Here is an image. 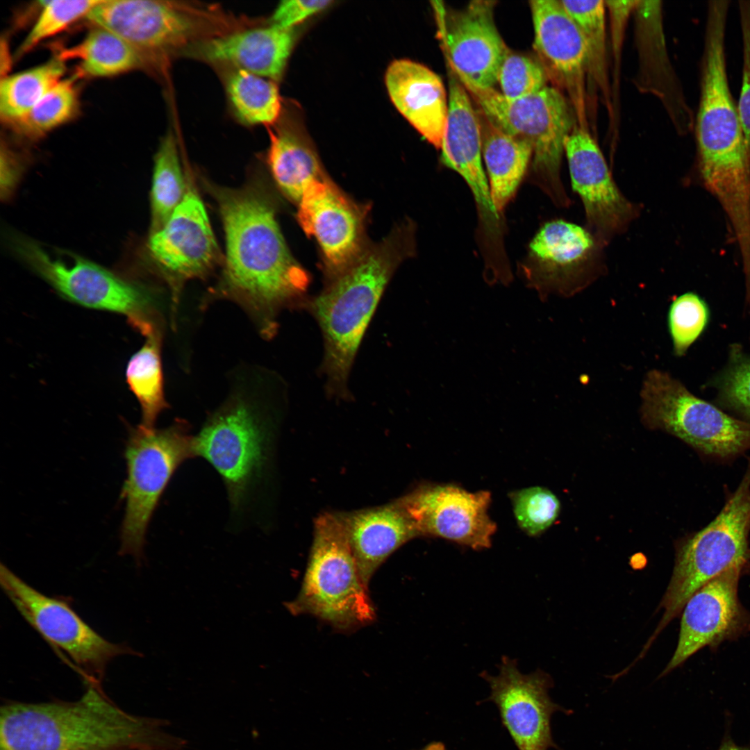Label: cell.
<instances>
[{
  "label": "cell",
  "instance_id": "obj_15",
  "mask_svg": "<svg viewBox=\"0 0 750 750\" xmlns=\"http://www.w3.org/2000/svg\"><path fill=\"white\" fill-rule=\"evenodd\" d=\"M151 256L171 290L175 314L181 290L189 280L204 278L219 260V249L204 204L187 184L185 196L161 228L149 240Z\"/></svg>",
  "mask_w": 750,
  "mask_h": 750
},
{
  "label": "cell",
  "instance_id": "obj_38",
  "mask_svg": "<svg viewBox=\"0 0 750 750\" xmlns=\"http://www.w3.org/2000/svg\"><path fill=\"white\" fill-rule=\"evenodd\" d=\"M548 74L542 64L508 49L501 63L497 83L501 93L510 100L537 93L544 87Z\"/></svg>",
  "mask_w": 750,
  "mask_h": 750
},
{
  "label": "cell",
  "instance_id": "obj_17",
  "mask_svg": "<svg viewBox=\"0 0 750 750\" xmlns=\"http://www.w3.org/2000/svg\"><path fill=\"white\" fill-rule=\"evenodd\" d=\"M491 689L489 701L497 706L502 723L519 750H560L553 740L552 715L560 711L573 712L554 703L549 695L553 681L547 673L537 670L524 674L517 661L503 657L497 675L481 674Z\"/></svg>",
  "mask_w": 750,
  "mask_h": 750
},
{
  "label": "cell",
  "instance_id": "obj_32",
  "mask_svg": "<svg viewBox=\"0 0 750 750\" xmlns=\"http://www.w3.org/2000/svg\"><path fill=\"white\" fill-rule=\"evenodd\" d=\"M187 185L181 165L176 138L169 132L155 156L151 191V233L166 223L183 200Z\"/></svg>",
  "mask_w": 750,
  "mask_h": 750
},
{
  "label": "cell",
  "instance_id": "obj_36",
  "mask_svg": "<svg viewBox=\"0 0 750 750\" xmlns=\"http://www.w3.org/2000/svg\"><path fill=\"white\" fill-rule=\"evenodd\" d=\"M709 318L707 304L694 292H685L672 301L667 322L675 356L681 357L686 353L704 332Z\"/></svg>",
  "mask_w": 750,
  "mask_h": 750
},
{
  "label": "cell",
  "instance_id": "obj_3",
  "mask_svg": "<svg viewBox=\"0 0 750 750\" xmlns=\"http://www.w3.org/2000/svg\"><path fill=\"white\" fill-rule=\"evenodd\" d=\"M411 222L397 226L367 249L341 276L325 285L305 307L317 322L323 338L320 372L326 394L349 399L348 380L365 331L394 272L415 251Z\"/></svg>",
  "mask_w": 750,
  "mask_h": 750
},
{
  "label": "cell",
  "instance_id": "obj_16",
  "mask_svg": "<svg viewBox=\"0 0 750 750\" xmlns=\"http://www.w3.org/2000/svg\"><path fill=\"white\" fill-rule=\"evenodd\" d=\"M495 1L476 0L460 10L434 1L438 33L447 65L460 81L494 88L508 49L495 24Z\"/></svg>",
  "mask_w": 750,
  "mask_h": 750
},
{
  "label": "cell",
  "instance_id": "obj_2",
  "mask_svg": "<svg viewBox=\"0 0 750 750\" xmlns=\"http://www.w3.org/2000/svg\"><path fill=\"white\" fill-rule=\"evenodd\" d=\"M77 701H6L1 706L0 750H182L184 739L162 719L130 714L101 686L87 684Z\"/></svg>",
  "mask_w": 750,
  "mask_h": 750
},
{
  "label": "cell",
  "instance_id": "obj_44",
  "mask_svg": "<svg viewBox=\"0 0 750 750\" xmlns=\"http://www.w3.org/2000/svg\"><path fill=\"white\" fill-rule=\"evenodd\" d=\"M138 750H164V749H156V748H142V749H138Z\"/></svg>",
  "mask_w": 750,
  "mask_h": 750
},
{
  "label": "cell",
  "instance_id": "obj_9",
  "mask_svg": "<svg viewBox=\"0 0 750 750\" xmlns=\"http://www.w3.org/2000/svg\"><path fill=\"white\" fill-rule=\"evenodd\" d=\"M271 428L256 404L233 397L208 417L194 437V456L222 477L234 511L244 506L268 465Z\"/></svg>",
  "mask_w": 750,
  "mask_h": 750
},
{
  "label": "cell",
  "instance_id": "obj_25",
  "mask_svg": "<svg viewBox=\"0 0 750 750\" xmlns=\"http://www.w3.org/2000/svg\"><path fill=\"white\" fill-rule=\"evenodd\" d=\"M347 534L366 587L380 565L397 549L419 536L396 500L390 503L342 512Z\"/></svg>",
  "mask_w": 750,
  "mask_h": 750
},
{
  "label": "cell",
  "instance_id": "obj_37",
  "mask_svg": "<svg viewBox=\"0 0 750 750\" xmlns=\"http://www.w3.org/2000/svg\"><path fill=\"white\" fill-rule=\"evenodd\" d=\"M514 514L519 527L536 536L549 528L557 519L560 503L547 488L535 486L510 494Z\"/></svg>",
  "mask_w": 750,
  "mask_h": 750
},
{
  "label": "cell",
  "instance_id": "obj_21",
  "mask_svg": "<svg viewBox=\"0 0 750 750\" xmlns=\"http://www.w3.org/2000/svg\"><path fill=\"white\" fill-rule=\"evenodd\" d=\"M529 4L534 30L533 47L547 74L550 73L567 93L578 124L587 128L589 55L584 37L560 0H533Z\"/></svg>",
  "mask_w": 750,
  "mask_h": 750
},
{
  "label": "cell",
  "instance_id": "obj_24",
  "mask_svg": "<svg viewBox=\"0 0 750 750\" xmlns=\"http://www.w3.org/2000/svg\"><path fill=\"white\" fill-rule=\"evenodd\" d=\"M447 68L449 109L441 160L465 180L474 199L484 200L490 194V186L483 165L480 119L467 90L453 71Z\"/></svg>",
  "mask_w": 750,
  "mask_h": 750
},
{
  "label": "cell",
  "instance_id": "obj_34",
  "mask_svg": "<svg viewBox=\"0 0 750 750\" xmlns=\"http://www.w3.org/2000/svg\"><path fill=\"white\" fill-rule=\"evenodd\" d=\"M580 28L589 55V76L606 88V33L605 1L560 0Z\"/></svg>",
  "mask_w": 750,
  "mask_h": 750
},
{
  "label": "cell",
  "instance_id": "obj_33",
  "mask_svg": "<svg viewBox=\"0 0 750 750\" xmlns=\"http://www.w3.org/2000/svg\"><path fill=\"white\" fill-rule=\"evenodd\" d=\"M77 77L62 78L25 115L10 124L22 135L38 138L70 120L78 107Z\"/></svg>",
  "mask_w": 750,
  "mask_h": 750
},
{
  "label": "cell",
  "instance_id": "obj_31",
  "mask_svg": "<svg viewBox=\"0 0 750 750\" xmlns=\"http://www.w3.org/2000/svg\"><path fill=\"white\" fill-rule=\"evenodd\" d=\"M64 61L58 56L38 67L3 78L0 85V115L11 124L25 115L62 79Z\"/></svg>",
  "mask_w": 750,
  "mask_h": 750
},
{
  "label": "cell",
  "instance_id": "obj_23",
  "mask_svg": "<svg viewBox=\"0 0 750 750\" xmlns=\"http://www.w3.org/2000/svg\"><path fill=\"white\" fill-rule=\"evenodd\" d=\"M385 82L399 112L429 143L440 149L449 109L441 78L421 63L399 59L388 67Z\"/></svg>",
  "mask_w": 750,
  "mask_h": 750
},
{
  "label": "cell",
  "instance_id": "obj_39",
  "mask_svg": "<svg viewBox=\"0 0 750 750\" xmlns=\"http://www.w3.org/2000/svg\"><path fill=\"white\" fill-rule=\"evenodd\" d=\"M99 0H52L43 1L42 10L18 49L28 52L42 40L53 36L88 15Z\"/></svg>",
  "mask_w": 750,
  "mask_h": 750
},
{
  "label": "cell",
  "instance_id": "obj_28",
  "mask_svg": "<svg viewBox=\"0 0 750 750\" xmlns=\"http://www.w3.org/2000/svg\"><path fill=\"white\" fill-rule=\"evenodd\" d=\"M63 61L79 62L78 77H105L144 66L147 56L113 32L94 26L78 44L61 50Z\"/></svg>",
  "mask_w": 750,
  "mask_h": 750
},
{
  "label": "cell",
  "instance_id": "obj_8",
  "mask_svg": "<svg viewBox=\"0 0 750 750\" xmlns=\"http://www.w3.org/2000/svg\"><path fill=\"white\" fill-rule=\"evenodd\" d=\"M640 397L646 428L669 433L701 455L727 461L750 450V422L692 394L667 372L649 371Z\"/></svg>",
  "mask_w": 750,
  "mask_h": 750
},
{
  "label": "cell",
  "instance_id": "obj_43",
  "mask_svg": "<svg viewBox=\"0 0 750 750\" xmlns=\"http://www.w3.org/2000/svg\"><path fill=\"white\" fill-rule=\"evenodd\" d=\"M421 750H446L444 744L440 742H433Z\"/></svg>",
  "mask_w": 750,
  "mask_h": 750
},
{
  "label": "cell",
  "instance_id": "obj_42",
  "mask_svg": "<svg viewBox=\"0 0 750 750\" xmlns=\"http://www.w3.org/2000/svg\"><path fill=\"white\" fill-rule=\"evenodd\" d=\"M717 750H750V745H738L731 738L728 733H726L722 743Z\"/></svg>",
  "mask_w": 750,
  "mask_h": 750
},
{
  "label": "cell",
  "instance_id": "obj_12",
  "mask_svg": "<svg viewBox=\"0 0 750 750\" xmlns=\"http://www.w3.org/2000/svg\"><path fill=\"white\" fill-rule=\"evenodd\" d=\"M603 247L589 229L562 219L549 222L529 244L522 276L542 299L572 296L604 272Z\"/></svg>",
  "mask_w": 750,
  "mask_h": 750
},
{
  "label": "cell",
  "instance_id": "obj_40",
  "mask_svg": "<svg viewBox=\"0 0 750 750\" xmlns=\"http://www.w3.org/2000/svg\"><path fill=\"white\" fill-rule=\"evenodd\" d=\"M738 8L742 42V76L737 107L750 152V1H740Z\"/></svg>",
  "mask_w": 750,
  "mask_h": 750
},
{
  "label": "cell",
  "instance_id": "obj_1",
  "mask_svg": "<svg viewBox=\"0 0 750 750\" xmlns=\"http://www.w3.org/2000/svg\"><path fill=\"white\" fill-rule=\"evenodd\" d=\"M208 188L222 220L226 260L208 300L238 303L261 335L271 339L283 310L304 308L310 275L289 251L276 220L275 201L262 182L239 189L210 184Z\"/></svg>",
  "mask_w": 750,
  "mask_h": 750
},
{
  "label": "cell",
  "instance_id": "obj_4",
  "mask_svg": "<svg viewBox=\"0 0 750 750\" xmlns=\"http://www.w3.org/2000/svg\"><path fill=\"white\" fill-rule=\"evenodd\" d=\"M460 81L488 122L531 147L532 182L556 206H569L560 166L566 140L578 124L570 101L560 90L547 85L535 94L510 100L494 88H482Z\"/></svg>",
  "mask_w": 750,
  "mask_h": 750
},
{
  "label": "cell",
  "instance_id": "obj_20",
  "mask_svg": "<svg viewBox=\"0 0 750 750\" xmlns=\"http://www.w3.org/2000/svg\"><path fill=\"white\" fill-rule=\"evenodd\" d=\"M745 569L733 567L706 583L683 608L675 651L659 677L683 664L704 647L716 648L750 628V615L740 603L738 588Z\"/></svg>",
  "mask_w": 750,
  "mask_h": 750
},
{
  "label": "cell",
  "instance_id": "obj_18",
  "mask_svg": "<svg viewBox=\"0 0 750 750\" xmlns=\"http://www.w3.org/2000/svg\"><path fill=\"white\" fill-rule=\"evenodd\" d=\"M490 497L488 491L424 484L397 501L419 536L440 537L478 550L491 545L497 528L487 512Z\"/></svg>",
  "mask_w": 750,
  "mask_h": 750
},
{
  "label": "cell",
  "instance_id": "obj_7",
  "mask_svg": "<svg viewBox=\"0 0 750 750\" xmlns=\"http://www.w3.org/2000/svg\"><path fill=\"white\" fill-rule=\"evenodd\" d=\"M124 450L127 476L120 497L125 500L119 553L138 564L144 557L146 533L160 499L176 469L195 457L188 422L177 419L157 429L130 428Z\"/></svg>",
  "mask_w": 750,
  "mask_h": 750
},
{
  "label": "cell",
  "instance_id": "obj_5",
  "mask_svg": "<svg viewBox=\"0 0 750 750\" xmlns=\"http://www.w3.org/2000/svg\"><path fill=\"white\" fill-rule=\"evenodd\" d=\"M285 607L342 630L372 622L375 611L349 545L342 512H324L313 540L300 591Z\"/></svg>",
  "mask_w": 750,
  "mask_h": 750
},
{
  "label": "cell",
  "instance_id": "obj_6",
  "mask_svg": "<svg viewBox=\"0 0 750 750\" xmlns=\"http://www.w3.org/2000/svg\"><path fill=\"white\" fill-rule=\"evenodd\" d=\"M750 457L736 490L700 531L676 544L675 564L659 608L663 609L656 637L682 611L701 587L733 567H750Z\"/></svg>",
  "mask_w": 750,
  "mask_h": 750
},
{
  "label": "cell",
  "instance_id": "obj_41",
  "mask_svg": "<svg viewBox=\"0 0 750 750\" xmlns=\"http://www.w3.org/2000/svg\"><path fill=\"white\" fill-rule=\"evenodd\" d=\"M333 3L332 1L289 0L281 1L272 16V24L283 28H294L295 26L321 12Z\"/></svg>",
  "mask_w": 750,
  "mask_h": 750
},
{
  "label": "cell",
  "instance_id": "obj_10",
  "mask_svg": "<svg viewBox=\"0 0 750 750\" xmlns=\"http://www.w3.org/2000/svg\"><path fill=\"white\" fill-rule=\"evenodd\" d=\"M14 250L62 296L90 308L125 315L144 336L159 328L153 299L147 290L77 256L55 258L32 240L15 236Z\"/></svg>",
  "mask_w": 750,
  "mask_h": 750
},
{
  "label": "cell",
  "instance_id": "obj_27",
  "mask_svg": "<svg viewBox=\"0 0 750 750\" xmlns=\"http://www.w3.org/2000/svg\"><path fill=\"white\" fill-rule=\"evenodd\" d=\"M479 119L491 198L495 209L502 214L526 173L533 151L527 142L501 131L484 117Z\"/></svg>",
  "mask_w": 750,
  "mask_h": 750
},
{
  "label": "cell",
  "instance_id": "obj_14",
  "mask_svg": "<svg viewBox=\"0 0 750 750\" xmlns=\"http://www.w3.org/2000/svg\"><path fill=\"white\" fill-rule=\"evenodd\" d=\"M206 10L177 2L100 0L86 18L117 34L144 55L169 50L197 39L209 22Z\"/></svg>",
  "mask_w": 750,
  "mask_h": 750
},
{
  "label": "cell",
  "instance_id": "obj_19",
  "mask_svg": "<svg viewBox=\"0 0 750 750\" xmlns=\"http://www.w3.org/2000/svg\"><path fill=\"white\" fill-rule=\"evenodd\" d=\"M573 190L580 197L589 230L604 247L638 216L637 206L615 184L588 128L577 124L565 144Z\"/></svg>",
  "mask_w": 750,
  "mask_h": 750
},
{
  "label": "cell",
  "instance_id": "obj_22",
  "mask_svg": "<svg viewBox=\"0 0 750 750\" xmlns=\"http://www.w3.org/2000/svg\"><path fill=\"white\" fill-rule=\"evenodd\" d=\"M295 28L270 24L212 36L198 42L194 55L279 81L297 40Z\"/></svg>",
  "mask_w": 750,
  "mask_h": 750
},
{
  "label": "cell",
  "instance_id": "obj_13",
  "mask_svg": "<svg viewBox=\"0 0 750 750\" xmlns=\"http://www.w3.org/2000/svg\"><path fill=\"white\" fill-rule=\"evenodd\" d=\"M298 203V222L319 247L326 285L347 271L365 252L366 210L327 176L311 181Z\"/></svg>",
  "mask_w": 750,
  "mask_h": 750
},
{
  "label": "cell",
  "instance_id": "obj_30",
  "mask_svg": "<svg viewBox=\"0 0 750 750\" xmlns=\"http://www.w3.org/2000/svg\"><path fill=\"white\" fill-rule=\"evenodd\" d=\"M145 338L128 362L126 378L141 408V425L154 428L159 415L169 407L163 392L160 330Z\"/></svg>",
  "mask_w": 750,
  "mask_h": 750
},
{
  "label": "cell",
  "instance_id": "obj_29",
  "mask_svg": "<svg viewBox=\"0 0 750 750\" xmlns=\"http://www.w3.org/2000/svg\"><path fill=\"white\" fill-rule=\"evenodd\" d=\"M225 89L233 112L248 125H274L283 105L275 81L233 68L225 79Z\"/></svg>",
  "mask_w": 750,
  "mask_h": 750
},
{
  "label": "cell",
  "instance_id": "obj_35",
  "mask_svg": "<svg viewBox=\"0 0 750 750\" xmlns=\"http://www.w3.org/2000/svg\"><path fill=\"white\" fill-rule=\"evenodd\" d=\"M708 384L716 391V405L750 422V355L740 344L730 347L726 366Z\"/></svg>",
  "mask_w": 750,
  "mask_h": 750
},
{
  "label": "cell",
  "instance_id": "obj_11",
  "mask_svg": "<svg viewBox=\"0 0 750 750\" xmlns=\"http://www.w3.org/2000/svg\"><path fill=\"white\" fill-rule=\"evenodd\" d=\"M2 590L18 612L52 647L65 654L87 684L101 685L108 663L132 648L109 642L88 626L65 600L38 591L1 564Z\"/></svg>",
  "mask_w": 750,
  "mask_h": 750
},
{
  "label": "cell",
  "instance_id": "obj_26",
  "mask_svg": "<svg viewBox=\"0 0 750 750\" xmlns=\"http://www.w3.org/2000/svg\"><path fill=\"white\" fill-rule=\"evenodd\" d=\"M283 112L269 131L267 161L283 193L299 203L307 185L326 176L299 112Z\"/></svg>",
  "mask_w": 750,
  "mask_h": 750
}]
</instances>
